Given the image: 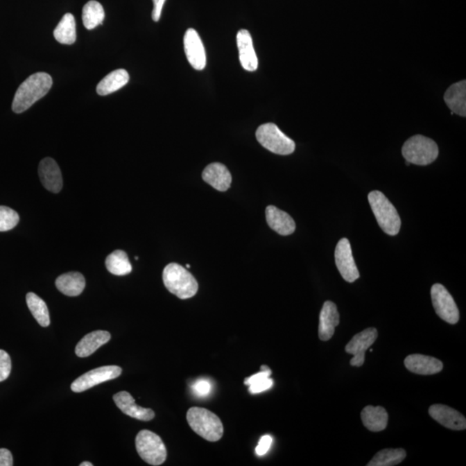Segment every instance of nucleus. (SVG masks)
I'll use <instances>...</instances> for the list:
<instances>
[{"instance_id": "obj_34", "label": "nucleus", "mask_w": 466, "mask_h": 466, "mask_svg": "<svg viewBox=\"0 0 466 466\" xmlns=\"http://www.w3.org/2000/svg\"><path fill=\"white\" fill-rule=\"evenodd\" d=\"M192 390L197 397H206L212 392V384L207 379L197 380L192 386Z\"/></svg>"}, {"instance_id": "obj_38", "label": "nucleus", "mask_w": 466, "mask_h": 466, "mask_svg": "<svg viewBox=\"0 0 466 466\" xmlns=\"http://www.w3.org/2000/svg\"><path fill=\"white\" fill-rule=\"evenodd\" d=\"M80 466H93L94 465L90 463V462H83L80 465Z\"/></svg>"}, {"instance_id": "obj_26", "label": "nucleus", "mask_w": 466, "mask_h": 466, "mask_svg": "<svg viewBox=\"0 0 466 466\" xmlns=\"http://www.w3.org/2000/svg\"><path fill=\"white\" fill-rule=\"evenodd\" d=\"M55 40L60 44L71 45L76 41V26L75 17L67 13L54 31Z\"/></svg>"}, {"instance_id": "obj_36", "label": "nucleus", "mask_w": 466, "mask_h": 466, "mask_svg": "<svg viewBox=\"0 0 466 466\" xmlns=\"http://www.w3.org/2000/svg\"><path fill=\"white\" fill-rule=\"evenodd\" d=\"M13 458L8 449L1 448L0 449V466H12Z\"/></svg>"}, {"instance_id": "obj_39", "label": "nucleus", "mask_w": 466, "mask_h": 466, "mask_svg": "<svg viewBox=\"0 0 466 466\" xmlns=\"http://www.w3.org/2000/svg\"><path fill=\"white\" fill-rule=\"evenodd\" d=\"M186 267L189 268L190 267L189 264H187Z\"/></svg>"}, {"instance_id": "obj_9", "label": "nucleus", "mask_w": 466, "mask_h": 466, "mask_svg": "<svg viewBox=\"0 0 466 466\" xmlns=\"http://www.w3.org/2000/svg\"><path fill=\"white\" fill-rule=\"evenodd\" d=\"M122 369L116 365L102 366L83 374L71 384V390L76 393L86 391L107 381L114 380L121 375Z\"/></svg>"}, {"instance_id": "obj_25", "label": "nucleus", "mask_w": 466, "mask_h": 466, "mask_svg": "<svg viewBox=\"0 0 466 466\" xmlns=\"http://www.w3.org/2000/svg\"><path fill=\"white\" fill-rule=\"evenodd\" d=\"M129 80V74L126 69H116L101 80L97 86V93L101 96L114 93L125 87Z\"/></svg>"}, {"instance_id": "obj_8", "label": "nucleus", "mask_w": 466, "mask_h": 466, "mask_svg": "<svg viewBox=\"0 0 466 466\" xmlns=\"http://www.w3.org/2000/svg\"><path fill=\"white\" fill-rule=\"evenodd\" d=\"M434 310L440 319L446 322L454 325L460 320V311L453 296L442 284H434L431 288Z\"/></svg>"}, {"instance_id": "obj_22", "label": "nucleus", "mask_w": 466, "mask_h": 466, "mask_svg": "<svg viewBox=\"0 0 466 466\" xmlns=\"http://www.w3.org/2000/svg\"><path fill=\"white\" fill-rule=\"evenodd\" d=\"M444 100L453 114L466 116V81L451 85L445 94Z\"/></svg>"}, {"instance_id": "obj_30", "label": "nucleus", "mask_w": 466, "mask_h": 466, "mask_svg": "<svg viewBox=\"0 0 466 466\" xmlns=\"http://www.w3.org/2000/svg\"><path fill=\"white\" fill-rule=\"evenodd\" d=\"M271 370L266 365L261 366V372L245 379V384L249 386L252 394H259L270 390L273 386V380L270 379Z\"/></svg>"}, {"instance_id": "obj_19", "label": "nucleus", "mask_w": 466, "mask_h": 466, "mask_svg": "<svg viewBox=\"0 0 466 466\" xmlns=\"http://www.w3.org/2000/svg\"><path fill=\"white\" fill-rule=\"evenodd\" d=\"M202 178L208 184L218 191L225 192L232 183V175L228 169L220 162H214L207 166L202 173Z\"/></svg>"}, {"instance_id": "obj_23", "label": "nucleus", "mask_w": 466, "mask_h": 466, "mask_svg": "<svg viewBox=\"0 0 466 466\" xmlns=\"http://www.w3.org/2000/svg\"><path fill=\"white\" fill-rule=\"evenodd\" d=\"M361 419L363 426L372 432H381L386 429L388 415L386 408L366 406L361 412Z\"/></svg>"}, {"instance_id": "obj_14", "label": "nucleus", "mask_w": 466, "mask_h": 466, "mask_svg": "<svg viewBox=\"0 0 466 466\" xmlns=\"http://www.w3.org/2000/svg\"><path fill=\"white\" fill-rule=\"evenodd\" d=\"M38 174L46 189L55 193L61 192L63 185L62 172L54 159H42L39 164Z\"/></svg>"}, {"instance_id": "obj_20", "label": "nucleus", "mask_w": 466, "mask_h": 466, "mask_svg": "<svg viewBox=\"0 0 466 466\" xmlns=\"http://www.w3.org/2000/svg\"><path fill=\"white\" fill-rule=\"evenodd\" d=\"M266 221L269 227L282 236L291 235L295 231V223L291 215L275 206L266 208Z\"/></svg>"}, {"instance_id": "obj_3", "label": "nucleus", "mask_w": 466, "mask_h": 466, "mask_svg": "<svg viewBox=\"0 0 466 466\" xmlns=\"http://www.w3.org/2000/svg\"><path fill=\"white\" fill-rule=\"evenodd\" d=\"M187 421L198 435L210 442H216L223 436L224 426L221 419L206 408H189L187 413Z\"/></svg>"}, {"instance_id": "obj_29", "label": "nucleus", "mask_w": 466, "mask_h": 466, "mask_svg": "<svg viewBox=\"0 0 466 466\" xmlns=\"http://www.w3.org/2000/svg\"><path fill=\"white\" fill-rule=\"evenodd\" d=\"M28 308L40 326L46 327L51 324V318L47 305L44 300L34 293H28L26 295Z\"/></svg>"}, {"instance_id": "obj_35", "label": "nucleus", "mask_w": 466, "mask_h": 466, "mask_svg": "<svg viewBox=\"0 0 466 466\" xmlns=\"http://www.w3.org/2000/svg\"><path fill=\"white\" fill-rule=\"evenodd\" d=\"M272 442H273V439H272L270 435H268V434L261 438L259 443L256 447L257 456H264V455H266L269 451Z\"/></svg>"}, {"instance_id": "obj_1", "label": "nucleus", "mask_w": 466, "mask_h": 466, "mask_svg": "<svg viewBox=\"0 0 466 466\" xmlns=\"http://www.w3.org/2000/svg\"><path fill=\"white\" fill-rule=\"evenodd\" d=\"M52 77L47 73L39 72L28 77L17 90L12 102V111L22 114L51 90Z\"/></svg>"}, {"instance_id": "obj_7", "label": "nucleus", "mask_w": 466, "mask_h": 466, "mask_svg": "<svg viewBox=\"0 0 466 466\" xmlns=\"http://www.w3.org/2000/svg\"><path fill=\"white\" fill-rule=\"evenodd\" d=\"M137 453L150 465H161L167 458V450L160 436L149 430L140 431L136 437Z\"/></svg>"}, {"instance_id": "obj_33", "label": "nucleus", "mask_w": 466, "mask_h": 466, "mask_svg": "<svg viewBox=\"0 0 466 466\" xmlns=\"http://www.w3.org/2000/svg\"><path fill=\"white\" fill-rule=\"evenodd\" d=\"M12 372V360L8 353L0 350V382L8 379Z\"/></svg>"}, {"instance_id": "obj_18", "label": "nucleus", "mask_w": 466, "mask_h": 466, "mask_svg": "<svg viewBox=\"0 0 466 466\" xmlns=\"http://www.w3.org/2000/svg\"><path fill=\"white\" fill-rule=\"evenodd\" d=\"M340 324V313L333 302L324 303L320 313L319 337L320 340L327 341L334 336L335 328Z\"/></svg>"}, {"instance_id": "obj_27", "label": "nucleus", "mask_w": 466, "mask_h": 466, "mask_svg": "<svg viewBox=\"0 0 466 466\" xmlns=\"http://www.w3.org/2000/svg\"><path fill=\"white\" fill-rule=\"evenodd\" d=\"M105 266L110 273L115 275H126L132 270L128 256L121 250H115L107 257Z\"/></svg>"}, {"instance_id": "obj_6", "label": "nucleus", "mask_w": 466, "mask_h": 466, "mask_svg": "<svg viewBox=\"0 0 466 466\" xmlns=\"http://www.w3.org/2000/svg\"><path fill=\"white\" fill-rule=\"evenodd\" d=\"M256 137L261 146L275 154L286 155L295 151L294 141L282 132L273 123L260 126L257 130Z\"/></svg>"}, {"instance_id": "obj_13", "label": "nucleus", "mask_w": 466, "mask_h": 466, "mask_svg": "<svg viewBox=\"0 0 466 466\" xmlns=\"http://www.w3.org/2000/svg\"><path fill=\"white\" fill-rule=\"evenodd\" d=\"M429 413L431 417L447 429L456 431L466 429V419L456 409L446 405L434 404L431 406Z\"/></svg>"}, {"instance_id": "obj_2", "label": "nucleus", "mask_w": 466, "mask_h": 466, "mask_svg": "<svg viewBox=\"0 0 466 466\" xmlns=\"http://www.w3.org/2000/svg\"><path fill=\"white\" fill-rule=\"evenodd\" d=\"M162 280L169 292L182 300L192 298L199 288L193 275L178 264H169L164 268Z\"/></svg>"}, {"instance_id": "obj_28", "label": "nucleus", "mask_w": 466, "mask_h": 466, "mask_svg": "<svg viewBox=\"0 0 466 466\" xmlns=\"http://www.w3.org/2000/svg\"><path fill=\"white\" fill-rule=\"evenodd\" d=\"M105 19V10L101 3L91 0L84 6L83 10V21L87 30H93L100 26Z\"/></svg>"}, {"instance_id": "obj_37", "label": "nucleus", "mask_w": 466, "mask_h": 466, "mask_svg": "<svg viewBox=\"0 0 466 466\" xmlns=\"http://www.w3.org/2000/svg\"><path fill=\"white\" fill-rule=\"evenodd\" d=\"M166 0H153L154 9L153 12V19L155 22H158L160 19L162 8H164Z\"/></svg>"}, {"instance_id": "obj_11", "label": "nucleus", "mask_w": 466, "mask_h": 466, "mask_svg": "<svg viewBox=\"0 0 466 466\" xmlns=\"http://www.w3.org/2000/svg\"><path fill=\"white\" fill-rule=\"evenodd\" d=\"M335 263L342 277L348 282H354L360 277L358 267L353 259L351 243L347 239H342L335 249Z\"/></svg>"}, {"instance_id": "obj_5", "label": "nucleus", "mask_w": 466, "mask_h": 466, "mask_svg": "<svg viewBox=\"0 0 466 466\" xmlns=\"http://www.w3.org/2000/svg\"><path fill=\"white\" fill-rule=\"evenodd\" d=\"M402 155L409 164L426 166L432 164L439 155V148L433 140L422 135H415L406 141L402 146Z\"/></svg>"}, {"instance_id": "obj_4", "label": "nucleus", "mask_w": 466, "mask_h": 466, "mask_svg": "<svg viewBox=\"0 0 466 466\" xmlns=\"http://www.w3.org/2000/svg\"><path fill=\"white\" fill-rule=\"evenodd\" d=\"M369 203L377 223L388 235H397L401 229V218L394 205L382 192L372 191L368 196Z\"/></svg>"}, {"instance_id": "obj_31", "label": "nucleus", "mask_w": 466, "mask_h": 466, "mask_svg": "<svg viewBox=\"0 0 466 466\" xmlns=\"http://www.w3.org/2000/svg\"><path fill=\"white\" fill-rule=\"evenodd\" d=\"M405 450L402 448L397 449H383L379 451L372 460L370 461L368 466H394L402 463L406 458Z\"/></svg>"}, {"instance_id": "obj_16", "label": "nucleus", "mask_w": 466, "mask_h": 466, "mask_svg": "<svg viewBox=\"0 0 466 466\" xmlns=\"http://www.w3.org/2000/svg\"><path fill=\"white\" fill-rule=\"evenodd\" d=\"M404 365L409 372L418 375H434L443 370V363L439 359L422 354L408 356Z\"/></svg>"}, {"instance_id": "obj_21", "label": "nucleus", "mask_w": 466, "mask_h": 466, "mask_svg": "<svg viewBox=\"0 0 466 466\" xmlns=\"http://www.w3.org/2000/svg\"><path fill=\"white\" fill-rule=\"evenodd\" d=\"M111 334L107 331H94L88 334L77 344L76 353L80 358H87L110 340Z\"/></svg>"}, {"instance_id": "obj_17", "label": "nucleus", "mask_w": 466, "mask_h": 466, "mask_svg": "<svg viewBox=\"0 0 466 466\" xmlns=\"http://www.w3.org/2000/svg\"><path fill=\"white\" fill-rule=\"evenodd\" d=\"M236 44L239 51V61L247 71H256L259 67L255 49L253 47L252 36L248 31H239L236 35Z\"/></svg>"}, {"instance_id": "obj_10", "label": "nucleus", "mask_w": 466, "mask_h": 466, "mask_svg": "<svg viewBox=\"0 0 466 466\" xmlns=\"http://www.w3.org/2000/svg\"><path fill=\"white\" fill-rule=\"evenodd\" d=\"M379 333L376 328L370 327L356 334L345 347V352L352 354L351 365L361 367L365 363V354L367 350L375 343Z\"/></svg>"}, {"instance_id": "obj_15", "label": "nucleus", "mask_w": 466, "mask_h": 466, "mask_svg": "<svg viewBox=\"0 0 466 466\" xmlns=\"http://www.w3.org/2000/svg\"><path fill=\"white\" fill-rule=\"evenodd\" d=\"M114 400L116 407L123 414L130 416V417L143 422L151 421L155 417V413L153 409L140 407V406L137 405L135 399L128 392H119L114 395Z\"/></svg>"}, {"instance_id": "obj_24", "label": "nucleus", "mask_w": 466, "mask_h": 466, "mask_svg": "<svg viewBox=\"0 0 466 466\" xmlns=\"http://www.w3.org/2000/svg\"><path fill=\"white\" fill-rule=\"evenodd\" d=\"M56 288L63 295L68 296H78L83 292L86 281L83 274L79 272H69L63 274L56 279Z\"/></svg>"}, {"instance_id": "obj_12", "label": "nucleus", "mask_w": 466, "mask_h": 466, "mask_svg": "<svg viewBox=\"0 0 466 466\" xmlns=\"http://www.w3.org/2000/svg\"><path fill=\"white\" fill-rule=\"evenodd\" d=\"M184 51L187 58L194 69L202 70L207 65L206 51L202 41L193 29L186 31L184 36Z\"/></svg>"}, {"instance_id": "obj_32", "label": "nucleus", "mask_w": 466, "mask_h": 466, "mask_svg": "<svg viewBox=\"0 0 466 466\" xmlns=\"http://www.w3.org/2000/svg\"><path fill=\"white\" fill-rule=\"evenodd\" d=\"M19 216L12 208L0 206V232L12 230L19 224Z\"/></svg>"}]
</instances>
